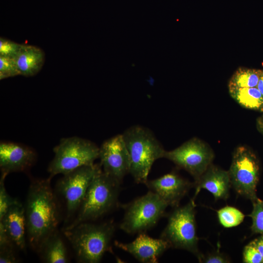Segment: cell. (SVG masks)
I'll list each match as a JSON object with an SVG mask.
<instances>
[{"mask_svg":"<svg viewBox=\"0 0 263 263\" xmlns=\"http://www.w3.org/2000/svg\"><path fill=\"white\" fill-rule=\"evenodd\" d=\"M15 60L20 75L32 76L41 69L45 60V54L39 47L22 44Z\"/></svg>","mask_w":263,"mask_h":263,"instance_id":"e0dca14e","label":"cell"},{"mask_svg":"<svg viewBox=\"0 0 263 263\" xmlns=\"http://www.w3.org/2000/svg\"><path fill=\"white\" fill-rule=\"evenodd\" d=\"M252 202L253 209L248 215L252 219L251 229L254 233L263 235V200L257 198Z\"/></svg>","mask_w":263,"mask_h":263,"instance_id":"7402d4cb","label":"cell"},{"mask_svg":"<svg viewBox=\"0 0 263 263\" xmlns=\"http://www.w3.org/2000/svg\"><path fill=\"white\" fill-rule=\"evenodd\" d=\"M14 245L0 247V263H16L19 260L15 252Z\"/></svg>","mask_w":263,"mask_h":263,"instance_id":"4316f807","label":"cell"},{"mask_svg":"<svg viewBox=\"0 0 263 263\" xmlns=\"http://www.w3.org/2000/svg\"><path fill=\"white\" fill-rule=\"evenodd\" d=\"M37 158L35 151L24 145L11 142L0 144V168L1 173L23 171L31 167Z\"/></svg>","mask_w":263,"mask_h":263,"instance_id":"4fadbf2b","label":"cell"},{"mask_svg":"<svg viewBox=\"0 0 263 263\" xmlns=\"http://www.w3.org/2000/svg\"><path fill=\"white\" fill-rule=\"evenodd\" d=\"M254 242L263 258V235L254 240Z\"/></svg>","mask_w":263,"mask_h":263,"instance_id":"f1b7e54d","label":"cell"},{"mask_svg":"<svg viewBox=\"0 0 263 263\" xmlns=\"http://www.w3.org/2000/svg\"><path fill=\"white\" fill-rule=\"evenodd\" d=\"M231 96L243 107L263 112V95L256 87L228 89Z\"/></svg>","mask_w":263,"mask_h":263,"instance_id":"d6986e66","label":"cell"},{"mask_svg":"<svg viewBox=\"0 0 263 263\" xmlns=\"http://www.w3.org/2000/svg\"><path fill=\"white\" fill-rule=\"evenodd\" d=\"M122 134L130 155V173L136 183L145 184L153 164L164 158L166 150L153 133L143 126H132Z\"/></svg>","mask_w":263,"mask_h":263,"instance_id":"277c9868","label":"cell"},{"mask_svg":"<svg viewBox=\"0 0 263 263\" xmlns=\"http://www.w3.org/2000/svg\"><path fill=\"white\" fill-rule=\"evenodd\" d=\"M20 75L15 58L0 56V79Z\"/></svg>","mask_w":263,"mask_h":263,"instance_id":"cb8c5ba5","label":"cell"},{"mask_svg":"<svg viewBox=\"0 0 263 263\" xmlns=\"http://www.w3.org/2000/svg\"><path fill=\"white\" fill-rule=\"evenodd\" d=\"M22 46L9 39L0 38V56L15 58Z\"/></svg>","mask_w":263,"mask_h":263,"instance_id":"d4e9b609","label":"cell"},{"mask_svg":"<svg viewBox=\"0 0 263 263\" xmlns=\"http://www.w3.org/2000/svg\"><path fill=\"white\" fill-rule=\"evenodd\" d=\"M115 227L113 220L98 224L85 222L63 231L79 262L97 263L106 252L111 251Z\"/></svg>","mask_w":263,"mask_h":263,"instance_id":"7a4b0ae2","label":"cell"},{"mask_svg":"<svg viewBox=\"0 0 263 263\" xmlns=\"http://www.w3.org/2000/svg\"><path fill=\"white\" fill-rule=\"evenodd\" d=\"M168 206L157 194L149 190L145 195L122 205L125 213L119 227L130 234L145 232L165 214Z\"/></svg>","mask_w":263,"mask_h":263,"instance_id":"52a82bcc","label":"cell"},{"mask_svg":"<svg viewBox=\"0 0 263 263\" xmlns=\"http://www.w3.org/2000/svg\"><path fill=\"white\" fill-rule=\"evenodd\" d=\"M38 253L45 263H66L69 262L66 247L57 230L43 241Z\"/></svg>","mask_w":263,"mask_h":263,"instance_id":"ac0fdd59","label":"cell"},{"mask_svg":"<svg viewBox=\"0 0 263 263\" xmlns=\"http://www.w3.org/2000/svg\"><path fill=\"white\" fill-rule=\"evenodd\" d=\"M217 212L219 223L225 228L238 226L243 222L245 217L242 211L231 206H225Z\"/></svg>","mask_w":263,"mask_h":263,"instance_id":"44dd1931","label":"cell"},{"mask_svg":"<svg viewBox=\"0 0 263 263\" xmlns=\"http://www.w3.org/2000/svg\"><path fill=\"white\" fill-rule=\"evenodd\" d=\"M257 87L263 95V70H262Z\"/></svg>","mask_w":263,"mask_h":263,"instance_id":"f546056e","label":"cell"},{"mask_svg":"<svg viewBox=\"0 0 263 263\" xmlns=\"http://www.w3.org/2000/svg\"><path fill=\"white\" fill-rule=\"evenodd\" d=\"M120 184L100 167L87 190L76 215L64 228L95 220L117 207Z\"/></svg>","mask_w":263,"mask_h":263,"instance_id":"3957f363","label":"cell"},{"mask_svg":"<svg viewBox=\"0 0 263 263\" xmlns=\"http://www.w3.org/2000/svg\"><path fill=\"white\" fill-rule=\"evenodd\" d=\"M199 262L206 263H227L229 262V260L224 254L213 253L206 256L203 255Z\"/></svg>","mask_w":263,"mask_h":263,"instance_id":"83f0119b","label":"cell"},{"mask_svg":"<svg viewBox=\"0 0 263 263\" xmlns=\"http://www.w3.org/2000/svg\"><path fill=\"white\" fill-rule=\"evenodd\" d=\"M115 245L132 255L141 263H155L158 258L170 247L165 240L154 239L145 232L139 233L136 239L129 243L115 241Z\"/></svg>","mask_w":263,"mask_h":263,"instance_id":"5bb4252c","label":"cell"},{"mask_svg":"<svg viewBox=\"0 0 263 263\" xmlns=\"http://www.w3.org/2000/svg\"><path fill=\"white\" fill-rule=\"evenodd\" d=\"M194 200L202 189H205L212 194L216 200H225L229 196L231 187L228 171L212 164L194 181Z\"/></svg>","mask_w":263,"mask_h":263,"instance_id":"9a60e30c","label":"cell"},{"mask_svg":"<svg viewBox=\"0 0 263 263\" xmlns=\"http://www.w3.org/2000/svg\"><path fill=\"white\" fill-rule=\"evenodd\" d=\"M228 171L231 187L237 193L251 201L258 198L259 164L256 156L249 148L244 146L236 148Z\"/></svg>","mask_w":263,"mask_h":263,"instance_id":"ba28073f","label":"cell"},{"mask_svg":"<svg viewBox=\"0 0 263 263\" xmlns=\"http://www.w3.org/2000/svg\"><path fill=\"white\" fill-rule=\"evenodd\" d=\"M262 70L240 67L231 76L228 88H251L257 87Z\"/></svg>","mask_w":263,"mask_h":263,"instance_id":"ffe728a7","label":"cell"},{"mask_svg":"<svg viewBox=\"0 0 263 263\" xmlns=\"http://www.w3.org/2000/svg\"><path fill=\"white\" fill-rule=\"evenodd\" d=\"M7 174L1 173L0 180V220L2 219L9 208L19 202L18 200L10 196L4 186V180Z\"/></svg>","mask_w":263,"mask_h":263,"instance_id":"603a6c76","label":"cell"},{"mask_svg":"<svg viewBox=\"0 0 263 263\" xmlns=\"http://www.w3.org/2000/svg\"><path fill=\"white\" fill-rule=\"evenodd\" d=\"M164 158L186 170L195 181L212 164L214 154L208 145L193 137L173 150H166Z\"/></svg>","mask_w":263,"mask_h":263,"instance_id":"30bf717a","label":"cell"},{"mask_svg":"<svg viewBox=\"0 0 263 263\" xmlns=\"http://www.w3.org/2000/svg\"><path fill=\"white\" fill-rule=\"evenodd\" d=\"M243 260L245 263H263V258L253 241L244 246L243 253Z\"/></svg>","mask_w":263,"mask_h":263,"instance_id":"484cf974","label":"cell"},{"mask_svg":"<svg viewBox=\"0 0 263 263\" xmlns=\"http://www.w3.org/2000/svg\"><path fill=\"white\" fill-rule=\"evenodd\" d=\"M100 164L84 166L63 174L56 184L57 193L65 202V222L72 221L76 215L87 190Z\"/></svg>","mask_w":263,"mask_h":263,"instance_id":"9c48e42d","label":"cell"},{"mask_svg":"<svg viewBox=\"0 0 263 263\" xmlns=\"http://www.w3.org/2000/svg\"><path fill=\"white\" fill-rule=\"evenodd\" d=\"M54 151L55 156L48 168L51 178L94 164L99 158V148L90 140L73 136L61 139Z\"/></svg>","mask_w":263,"mask_h":263,"instance_id":"8992f818","label":"cell"},{"mask_svg":"<svg viewBox=\"0 0 263 263\" xmlns=\"http://www.w3.org/2000/svg\"><path fill=\"white\" fill-rule=\"evenodd\" d=\"M145 184L169 206L174 208L179 207L181 199L192 186L191 183L174 171L154 179L148 180Z\"/></svg>","mask_w":263,"mask_h":263,"instance_id":"7c38bea8","label":"cell"},{"mask_svg":"<svg viewBox=\"0 0 263 263\" xmlns=\"http://www.w3.org/2000/svg\"><path fill=\"white\" fill-rule=\"evenodd\" d=\"M99 158L103 171L120 184L130 173V158L122 134L114 136L101 145Z\"/></svg>","mask_w":263,"mask_h":263,"instance_id":"8fae6325","label":"cell"},{"mask_svg":"<svg viewBox=\"0 0 263 263\" xmlns=\"http://www.w3.org/2000/svg\"><path fill=\"white\" fill-rule=\"evenodd\" d=\"M50 179L32 180L24 206L28 242L37 252L43 241L57 230L60 218V207Z\"/></svg>","mask_w":263,"mask_h":263,"instance_id":"6da1fadb","label":"cell"},{"mask_svg":"<svg viewBox=\"0 0 263 263\" xmlns=\"http://www.w3.org/2000/svg\"><path fill=\"white\" fill-rule=\"evenodd\" d=\"M195 208L193 199L183 206L175 207L169 215L160 238L167 242L170 247L187 250L199 261L203 255L198 247Z\"/></svg>","mask_w":263,"mask_h":263,"instance_id":"5b68a950","label":"cell"},{"mask_svg":"<svg viewBox=\"0 0 263 263\" xmlns=\"http://www.w3.org/2000/svg\"><path fill=\"white\" fill-rule=\"evenodd\" d=\"M7 234L19 249L25 250L26 229L24 207L20 202L11 206L0 220Z\"/></svg>","mask_w":263,"mask_h":263,"instance_id":"2e32d148","label":"cell"},{"mask_svg":"<svg viewBox=\"0 0 263 263\" xmlns=\"http://www.w3.org/2000/svg\"><path fill=\"white\" fill-rule=\"evenodd\" d=\"M258 127L260 131L263 133V116L258 120Z\"/></svg>","mask_w":263,"mask_h":263,"instance_id":"4dcf8cb0","label":"cell"}]
</instances>
